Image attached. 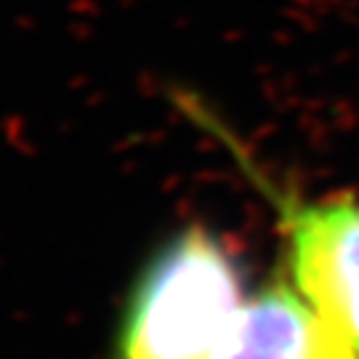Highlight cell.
I'll list each match as a JSON object with an SVG mask.
<instances>
[{"mask_svg":"<svg viewBox=\"0 0 359 359\" xmlns=\"http://www.w3.org/2000/svg\"><path fill=\"white\" fill-rule=\"evenodd\" d=\"M250 293L237 248L203 221L184 224L136 274L115 359H216Z\"/></svg>","mask_w":359,"mask_h":359,"instance_id":"cell-1","label":"cell"},{"mask_svg":"<svg viewBox=\"0 0 359 359\" xmlns=\"http://www.w3.org/2000/svg\"><path fill=\"white\" fill-rule=\"evenodd\" d=\"M189 123L213 136L274 213L283 250V277L338 335L359 348V197L304 194L283 184L216 109L197 93L173 90Z\"/></svg>","mask_w":359,"mask_h":359,"instance_id":"cell-2","label":"cell"},{"mask_svg":"<svg viewBox=\"0 0 359 359\" xmlns=\"http://www.w3.org/2000/svg\"><path fill=\"white\" fill-rule=\"evenodd\" d=\"M216 359H359L283 277L250 293Z\"/></svg>","mask_w":359,"mask_h":359,"instance_id":"cell-3","label":"cell"}]
</instances>
